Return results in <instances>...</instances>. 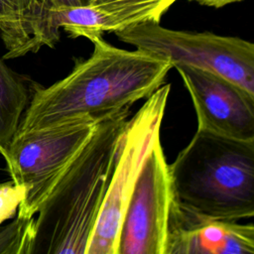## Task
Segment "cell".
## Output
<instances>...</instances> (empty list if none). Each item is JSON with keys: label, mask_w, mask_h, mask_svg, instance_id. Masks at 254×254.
Returning <instances> with one entry per match:
<instances>
[{"label": "cell", "mask_w": 254, "mask_h": 254, "mask_svg": "<svg viewBox=\"0 0 254 254\" xmlns=\"http://www.w3.org/2000/svg\"><path fill=\"white\" fill-rule=\"evenodd\" d=\"M90 42L92 54L78 60L68 75L48 87L33 89L16 133L81 117L101 121L149 97L164 84L173 67L168 60L138 49L116 48L102 37Z\"/></svg>", "instance_id": "cell-1"}, {"label": "cell", "mask_w": 254, "mask_h": 254, "mask_svg": "<svg viewBox=\"0 0 254 254\" xmlns=\"http://www.w3.org/2000/svg\"><path fill=\"white\" fill-rule=\"evenodd\" d=\"M129 109L98 122L63 172L37 212L31 254L86 253L113 174Z\"/></svg>", "instance_id": "cell-2"}, {"label": "cell", "mask_w": 254, "mask_h": 254, "mask_svg": "<svg viewBox=\"0 0 254 254\" xmlns=\"http://www.w3.org/2000/svg\"><path fill=\"white\" fill-rule=\"evenodd\" d=\"M169 168L182 207L216 220L254 217L253 141L197 129Z\"/></svg>", "instance_id": "cell-3"}, {"label": "cell", "mask_w": 254, "mask_h": 254, "mask_svg": "<svg viewBox=\"0 0 254 254\" xmlns=\"http://www.w3.org/2000/svg\"><path fill=\"white\" fill-rule=\"evenodd\" d=\"M136 49L168 60L173 67L185 64L231 81L254 93V43L209 32L192 33L144 22L114 32Z\"/></svg>", "instance_id": "cell-4"}, {"label": "cell", "mask_w": 254, "mask_h": 254, "mask_svg": "<svg viewBox=\"0 0 254 254\" xmlns=\"http://www.w3.org/2000/svg\"><path fill=\"white\" fill-rule=\"evenodd\" d=\"M98 122L81 117L48 128L15 133L4 160L12 182L26 188L18 217H34Z\"/></svg>", "instance_id": "cell-5"}, {"label": "cell", "mask_w": 254, "mask_h": 254, "mask_svg": "<svg viewBox=\"0 0 254 254\" xmlns=\"http://www.w3.org/2000/svg\"><path fill=\"white\" fill-rule=\"evenodd\" d=\"M171 91L161 85L127 121L113 174L85 254H117L124 211L143 163L157 139Z\"/></svg>", "instance_id": "cell-6"}, {"label": "cell", "mask_w": 254, "mask_h": 254, "mask_svg": "<svg viewBox=\"0 0 254 254\" xmlns=\"http://www.w3.org/2000/svg\"><path fill=\"white\" fill-rule=\"evenodd\" d=\"M174 200L161 139L151 147L122 218L117 254H165Z\"/></svg>", "instance_id": "cell-7"}, {"label": "cell", "mask_w": 254, "mask_h": 254, "mask_svg": "<svg viewBox=\"0 0 254 254\" xmlns=\"http://www.w3.org/2000/svg\"><path fill=\"white\" fill-rule=\"evenodd\" d=\"M193 104L197 129L254 142V93L213 72L185 64L174 66Z\"/></svg>", "instance_id": "cell-8"}, {"label": "cell", "mask_w": 254, "mask_h": 254, "mask_svg": "<svg viewBox=\"0 0 254 254\" xmlns=\"http://www.w3.org/2000/svg\"><path fill=\"white\" fill-rule=\"evenodd\" d=\"M165 254H254V224L201 217L174 199Z\"/></svg>", "instance_id": "cell-9"}, {"label": "cell", "mask_w": 254, "mask_h": 254, "mask_svg": "<svg viewBox=\"0 0 254 254\" xmlns=\"http://www.w3.org/2000/svg\"><path fill=\"white\" fill-rule=\"evenodd\" d=\"M0 33L3 60L37 53L44 46L55 48L60 40L41 0H0Z\"/></svg>", "instance_id": "cell-10"}, {"label": "cell", "mask_w": 254, "mask_h": 254, "mask_svg": "<svg viewBox=\"0 0 254 254\" xmlns=\"http://www.w3.org/2000/svg\"><path fill=\"white\" fill-rule=\"evenodd\" d=\"M31 99L25 80L0 58V154L6 157L9 144Z\"/></svg>", "instance_id": "cell-11"}, {"label": "cell", "mask_w": 254, "mask_h": 254, "mask_svg": "<svg viewBox=\"0 0 254 254\" xmlns=\"http://www.w3.org/2000/svg\"><path fill=\"white\" fill-rule=\"evenodd\" d=\"M50 22L58 36L60 28H64L69 37H84L89 41L102 37L104 32L114 33L118 30L113 18L92 4L55 8L50 11Z\"/></svg>", "instance_id": "cell-12"}, {"label": "cell", "mask_w": 254, "mask_h": 254, "mask_svg": "<svg viewBox=\"0 0 254 254\" xmlns=\"http://www.w3.org/2000/svg\"><path fill=\"white\" fill-rule=\"evenodd\" d=\"M177 0H89L88 4L95 5L109 14L117 28L144 22L160 23L161 17Z\"/></svg>", "instance_id": "cell-13"}, {"label": "cell", "mask_w": 254, "mask_h": 254, "mask_svg": "<svg viewBox=\"0 0 254 254\" xmlns=\"http://www.w3.org/2000/svg\"><path fill=\"white\" fill-rule=\"evenodd\" d=\"M25 194L26 188L23 185H16L13 182L0 184V226L16 215Z\"/></svg>", "instance_id": "cell-14"}, {"label": "cell", "mask_w": 254, "mask_h": 254, "mask_svg": "<svg viewBox=\"0 0 254 254\" xmlns=\"http://www.w3.org/2000/svg\"><path fill=\"white\" fill-rule=\"evenodd\" d=\"M43 3L44 8L50 14V11L63 7V6H78V5H85L88 4V0H41ZM51 23V22H50Z\"/></svg>", "instance_id": "cell-15"}, {"label": "cell", "mask_w": 254, "mask_h": 254, "mask_svg": "<svg viewBox=\"0 0 254 254\" xmlns=\"http://www.w3.org/2000/svg\"><path fill=\"white\" fill-rule=\"evenodd\" d=\"M190 1H195L200 5L204 6H209V7H215V8H220L225 5L235 3V2H240L242 0H190Z\"/></svg>", "instance_id": "cell-16"}, {"label": "cell", "mask_w": 254, "mask_h": 254, "mask_svg": "<svg viewBox=\"0 0 254 254\" xmlns=\"http://www.w3.org/2000/svg\"><path fill=\"white\" fill-rule=\"evenodd\" d=\"M88 2H89V0H88Z\"/></svg>", "instance_id": "cell-17"}]
</instances>
